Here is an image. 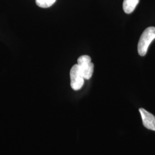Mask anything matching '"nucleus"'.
<instances>
[{
  "mask_svg": "<svg viewBox=\"0 0 155 155\" xmlns=\"http://www.w3.org/2000/svg\"><path fill=\"white\" fill-rule=\"evenodd\" d=\"M155 39V27L147 28L142 33L138 43L137 50L140 55L144 56L146 55L150 44Z\"/></svg>",
  "mask_w": 155,
  "mask_h": 155,
  "instance_id": "1",
  "label": "nucleus"
},
{
  "mask_svg": "<svg viewBox=\"0 0 155 155\" xmlns=\"http://www.w3.org/2000/svg\"><path fill=\"white\" fill-rule=\"evenodd\" d=\"M78 65L84 79H90L94 71V64L88 55H82L78 59Z\"/></svg>",
  "mask_w": 155,
  "mask_h": 155,
  "instance_id": "2",
  "label": "nucleus"
},
{
  "mask_svg": "<svg viewBox=\"0 0 155 155\" xmlns=\"http://www.w3.org/2000/svg\"><path fill=\"white\" fill-rule=\"evenodd\" d=\"M71 86L74 90H79L81 89L84 84V78L80 71L79 66L75 64L72 67L70 71Z\"/></svg>",
  "mask_w": 155,
  "mask_h": 155,
  "instance_id": "3",
  "label": "nucleus"
},
{
  "mask_svg": "<svg viewBox=\"0 0 155 155\" xmlns=\"http://www.w3.org/2000/svg\"><path fill=\"white\" fill-rule=\"evenodd\" d=\"M144 127L148 129L155 131V116L143 108L139 109Z\"/></svg>",
  "mask_w": 155,
  "mask_h": 155,
  "instance_id": "4",
  "label": "nucleus"
},
{
  "mask_svg": "<svg viewBox=\"0 0 155 155\" xmlns=\"http://www.w3.org/2000/svg\"><path fill=\"white\" fill-rule=\"evenodd\" d=\"M139 0H124L123 9L127 14L132 13L139 4Z\"/></svg>",
  "mask_w": 155,
  "mask_h": 155,
  "instance_id": "5",
  "label": "nucleus"
},
{
  "mask_svg": "<svg viewBox=\"0 0 155 155\" xmlns=\"http://www.w3.org/2000/svg\"><path fill=\"white\" fill-rule=\"evenodd\" d=\"M55 1L56 0H36V3L40 8H47L52 5Z\"/></svg>",
  "mask_w": 155,
  "mask_h": 155,
  "instance_id": "6",
  "label": "nucleus"
}]
</instances>
